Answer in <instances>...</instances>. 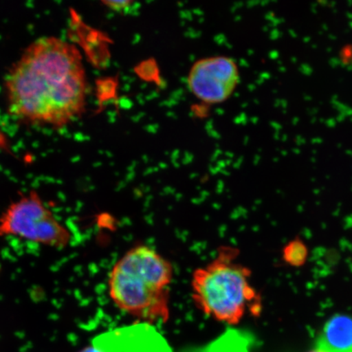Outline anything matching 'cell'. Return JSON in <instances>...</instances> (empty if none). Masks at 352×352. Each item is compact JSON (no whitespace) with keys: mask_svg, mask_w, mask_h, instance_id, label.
<instances>
[{"mask_svg":"<svg viewBox=\"0 0 352 352\" xmlns=\"http://www.w3.org/2000/svg\"><path fill=\"white\" fill-rule=\"evenodd\" d=\"M8 111L32 124L63 127L80 116L87 78L80 52L55 37L30 45L6 78Z\"/></svg>","mask_w":352,"mask_h":352,"instance_id":"6da1fadb","label":"cell"},{"mask_svg":"<svg viewBox=\"0 0 352 352\" xmlns=\"http://www.w3.org/2000/svg\"><path fill=\"white\" fill-rule=\"evenodd\" d=\"M173 264L155 249L138 245L112 267L108 289L118 308L138 320L154 325L168 321Z\"/></svg>","mask_w":352,"mask_h":352,"instance_id":"7a4b0ae2","label":"cell"},{"mask_svg":"<svg viewBox=\"0 0 352 352\" xmlns=\"http://www.w3.org/2000/svg\"><path fill=\"white\" fill-rule=\"evenodd\" d=\"M239 250L222 245L214 258L193 272L191 297L202 314L236 325L245 314H261V299L250 283V272L239 262Z\"/></svg>","mask_w":352,"mask_h":352,"instance_id":"3957f363","label":"cell"},{"mask_svg":"<svg viewBox=\"0 0 352 352\" xmlns=\"http://www.w3.org/2000/svg\"><path fill=\"white\" fill-rule=\"evenodd\" d=\"M15 236L54 248H65L72 234L35 191L13 202L0 217V236Z\"/></svg>","mask_w":352,"mask_h":352,"instance_id":"277c9868","label":"cell"},{"mask_svg":"<svg viewBox=\"0 0 352 352\" xmlns=\"http://www.w3.org/2000/svg\"><path fill=\"white\" fill-rule=\"evenodd\" d=\"M104 352H175L153 325L135 322L110 334ZM199 352H252V341L244 333L230 329Z\"/></svg>","mask_w":352,"mask_h":352,"instance_id":"5b68a950","label":"cell"},{"mask_svg":"<svg viewBox=\"0 0 352 352\" xmlns=\"http://www.w3.org/2000/svg\"><path fill=\"white\" fill-rule=\"evenodd\" d=\"M239 81L235 61L219 56L197 60L189 72L188 85L197 99L208 104H219L230 98Z\"/></svg>","mask_w":352,"mask_h":352,"instance_id":"8992f818","label":"cell"},{"mask_svg":"<svg viewBox=\"0 0 352 352\" xmlns=\"http://www.w3.org/2000/svg\"><path fill=\"white\" fill-rule=\"evenodd\" d=\"M321 352H352V318L336 315L330 318L316 342Z\"/></svg>","mask_w":352,"mask_h":352,"instance_id":"52a82bcc","label":"cell"},{"mask_svg":"<svg viewBox=\"0 0 352 352\" xmlns=\"http://www.w3.org/2000/svg\"><path fill=\"white\" fill-rule=\"evenodd\" d=\"M306 248L301 242L294 241L285 249L286 261L292 264H301L306 258Z\"/></svg>","mask_w":352,"mask_h":352,"instance_id":"ba28073f","label":"cell"},{"mask_svg":"<svg viewBox=\"0 0 352 352\" xmlns=\"http://www.w3.org/2000/svg\"><path fill=\"white\" fill-rule=\"evenodd\" d=\"M104 6L109 8L110 10L118 13H124V14H129V13L135 12L138 10V3L134 1H104Z\"/></svg>","mask_w":352,"mask_h":352,"instance_id":"9c48e42d","label":"cell"},{"mask_svg":"<svg viewBox=\"0 0 352 352\" xmlns=\"http://www.w3.org/2000/svg\"><path fill=\"white\" fill-rule=\"evenodd\" d=\"M340 58L343 63H352V45H346L342 47L340 52Z\"/></svg>","mask_w":352,"mask_h":352,"instance_id":"30bf717a","label":"cell"},{"mask_svg":"<svg viewBox=\"0 0 352 352\" xmlns=\"http://www.w3.org/2000/svg\"><path fill=\"white\" fill-rule=\"evenodd\" d=\"M81 352H101L99 351L96 347L92 344H91L89 346H87V349L85 350H82Z\"/></svg>","mask_w":352,"mask_h":352,"instance_id":"8fae6325","label":"cell"},{"mask_svg":"<svg viewBox=\"0 0 352 352\" xmlns=\"http://www.w3.org/2000/svg\"><path fill=\"white\" fill-rule=\"evenodd\" d=\"M309 352H321V351L318 350V349H316V350H314V351H311Z\"/></svg>","mask_w":352,"mask_h":352,"instance_id":"7c38bea8","label":"cell"}]
</instances>
